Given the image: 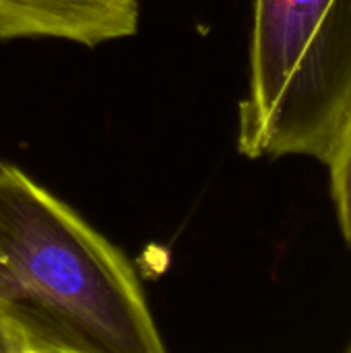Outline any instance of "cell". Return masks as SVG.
I'll list each match as a JSON object with an SVG mask.
<instances>
[{
  "label": "cell",
  "mask_w": 351,
  "mask_h": 353,
  "mask_svg": "<svg viewBox=\"0 0 351 353\" xmlns=\"http://www.w3.org/2000/svg\"><path fill=\"white\" fill-rule=\"evenodd\" d=\"M0 312L37 353H168L124 252L2 161Z\"/></svg>",
  "instance_id": "obj_1"
},
{
  "label": "cell",
  "mask_w": 351,
  "mask_h": 353,
  "mask_svg": "<svg viewBox=\"0 0 351 353\" xmlns=\"http://www.w3.org/2000/svg\"><path fill=\"white\" fill-rule=\"evenodd\" d=\"M351 110V0H254L240 153L329 161Z\"/></svg>",
  "instance_id": "obj_2"
},
{
  "label": "cell",
  "mask_w": 351,
  "mask_h": 353,
  "mask_svg": "<svg viewBox=\"0 0 351 353\" xmlns=\"http://www.w3.org/2000/svg\"><path fill=\"white\" fill-rule=\"evenodd\" d=\"M137 25V0H0V39L60 37L93 48Z\"/></svg>",
  "instance_id": "obj_3"
},
{
  "label": "cell",
  "mask_w": 351,
  "mask_h": 353,
  "mask_svg": "<svg viewBox=\"0 0 351 353\" xmlns=\"http://www.w3.org/2000/svg\"><path fill=\"white\" fill-rule=\"evenodd\" d=\"M327 168L331 172V194L337 211L339 230L345 244L351 248V110L341 126Z\"/></svg>",
  "instance_id": "obj_4"
},
{
  "label": "cell",
  "mask_w": 351,
  "mask_h": 353,
  "mask_svg": "<svg viewBox=\"0 0 351 353\" xmlns=\"http://www.w3.org/2000/svg\"><path fill=\"white\" fill-rule=\"evenodd\" d=\"M25 347L21 331L0 312V353H19Z\"/></svg>",
  "instance_id": "obj_5"
},
{
  "label": "cell",
  "mask_w": 351,
  "mask_h": 353,
  "mask_svg": "<svg viewBox=\"0 0 351 353\" xmlns=\"http://www.w3.org/2000/svg\"><path fill=\"white\" fill-rule=\"evenodd\" d=\"M19 353H37V352H33V350H29V347H25L23 352H19Z\"/></svg>",
  "instance_id": "obj_6"
},
{
  "label": "cell",
  "mask_w": 351,
  "mask_h": 353,
  "mask_svg": "<svg viewBox=\"0 0 351 353\" xmlns=\"http://www.w3.org/2000/svg\"><path fill=\"white\" fill-rule=\"evenodd\" d=\"M343 353H351V339H350V343H348V347H345V352Z\"/></svg>",
  "instance_id": "obj_7"
}]
</instances>
